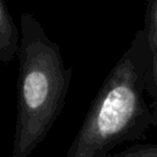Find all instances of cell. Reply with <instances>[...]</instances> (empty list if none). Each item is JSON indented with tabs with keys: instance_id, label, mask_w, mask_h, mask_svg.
<instances>
[{
	"instance_id": "7a4b0ae2",
	"label": "cell",
	"mask_w": 157,
	"mask_h": 157,
	"mask_svg": "<svg viewBox=\"0 0 157 157\" xmlns=\"http://www.w3.org/2000/svg\"><path fill=\"white\" fill-rule=\"evenodd\" d=\"M17 114L12 157H28L47 137L69 93L72 69L29 12L20 18Z\"/></svg>"
},
{
	"instance_id": "3957f363",
	"label": "cell",
	"mask_w": 157,
	"mask_h": 157,
	"mask_svg": "<svg viewBox=\"0 0 157 157\" xmlns=\"http://www.w3.org/2000/svg\"><path fill=\"white\" fill-rule=\"evenodd\" d=\"M21 31L16 26L13 17L5 2L0 0V61L10 63L20 50Z\"/></svg>"
},
{
	"instance_id": "6da1fadb",
	"label": "cell",
	"mask_w": 157,
	"mask_h": 157,
	"mask_svg": "<svg viewBox=\"0 0 157 157\" xmlns=\"http://www.w3.org/2000/svg\"><path fill=\"white\" fill-rule=\"evenodd\" d=\"M151 67L152 49L144 27L107 75L66 157H109L120 144L145 139L157 126Z\"/></svg>"
},
{
	"instance_id": "5b68a950",
	"label": "cell",
	"mask_w": 157,
	"mask_h": 157,
	"mask_svg": "<svg viewBox=\"0 0 157 157\" xmlns=\"http://www.w3.org/2000/svg\"><path fill=\"white\" fill-rule=\"evenodd\" d=\"M109 157H157V142L137 144Z\"/></svg>"
},
{
	"instance_id": "277c9868",
	"label": "cell",
	"mask_w": 157,
	"mask_h": 157,
	"mask_svg": "<svg viewBox=\"0 0 157 157\" xmlns=\"http://www.w3.org/2000/svg\"><path fill=\"white\" fill-rule=\"evenodd\" d=\"M145 28L147 31L151 48H157V0L146 1Z\"/></svg>"
},
{
	"instance_id": "8992f818",
	"label": "cell",
	"mask_w": 157,
	"mask_h": 157,
	"mask_svg": "<svg viewBox=\"0 0 157 157\" xmlns=\"http://www.w3.org/2000/svg\"><path fill=\"white\" fill-rule=\"evenodd\" d=\"M152 49V48H151ZM151 76H152V82L153 87L157 94V48L152 49V67H151Z\"/></svg>"
}]
</instances>
